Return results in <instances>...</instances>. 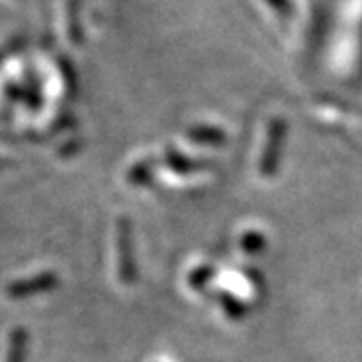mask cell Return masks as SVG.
<instances>
[{
  "instance_id": "1",
  "label": "cell",
  "mask_w": 362,
  "mask_h": 362,
  "mask_svg": "<svg viewBox=\"0 0 362 362\" xmlns=\"http://www.w3.org/2000/svg\"><path fill=\"white\" fill-rule=\"evenodd\" d=\"M272 137L268 141V151L264 153V161H262V173H270L272 169H276V157H278V145H280V135H282V127L274 125L272 127Z\"/></svg>"
},
{
  "instance_id": "2",
  "label": "cell",
  "mask_w": 362,
  "mask_h": 362,
  "mask_svg": "<svg viewBox=\"0 0 362 362\" xmlns=\"http://www.w3.org/2000/svg\"><path fill=\"white\" fill-rule=\"evenodd\" d=\"M192 137H202V135H197V133H192ZM204 139H211V133H206V135H204Z\"/></svg>"
}]
</instances>
